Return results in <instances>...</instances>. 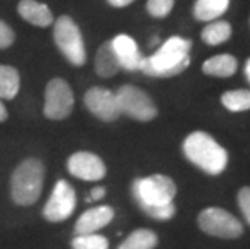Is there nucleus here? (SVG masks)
<instances>
[{
  "mask_svg": "<svg viewBox=\"0 0 250 249\" xmlns=\"http://www.w3.org/2000/svg\"><path fill=\"white\" fill-rule=\"evenodd\" d=\"M186 158L208 175H220L228 167V151L205 131H192L183 142Z\"/></svg>",
  "mask_w": 250,
  "mask_h": 249,
  "instance_id": "nucleus-2",
  "label": "nucleus"
},
{
  "mask_svg": "<svg viewBox=\"0 0 250 249\" xmlns=\"http://www.w3.org/2000/svg\"><path fill=\"white\" fill-rule=\"evenodd\" d=\"M74 94L70 83L63 78H52L45 84L44 92V116L47 120L62 121L73 113Z\"/></svg>",
  "mask_w": 250,
  "mask_h": 249,
  "instance_id": "nucleus-7",
  "label": "nucleus"
},
{
  "mask_svg": "<svg viewBox=\"0 0 250 249\" xmlns=\"http://www.w3.org/2000/svg\"><path fill=\"white\" fill-rule=\"evenodd\" d=\"M121 115H126L136 121H152L157 118L158 109L153 99L134 84H123L115 91Z\"/></svg>",
  "mask_w": 250,
  "mask_h": 249,
  "instance_id": "nucleus-6",
  "label": "nucleus"
},
{
  "mask_svg": "<svg viewBox=\"0 0 250 249\" xmlns=\"http://www.w3.org/2000/svg\"><path fill=\"white\" fill-rule=\"evenodd\" d=\"M239 62L231 54H218L202 63V71L207 76L213 78H229L237 71Z\"/></svg>",
  "mask_w": 250,
  "mask_h": 249,
  "instance_id": "nucleus-16",
  "label": "nucleus"
},
{
  "mask_svg": "<svg viewBox=\"0 0 250 249\" xmlns=\"http://www.w3.org/2000/svg\"><path fill=\"white\" fill-rule=\"evenodd\" d=\"M237 203H239V207H241L244 217H246L247 224L250 225V188L249 186L242 188L241 191H239Z\"/></svg>",
  "mask_w": 250,
  "mask_h": 249,
  "instance_id": "nucleus-25",
  "label": "nucleus"
},
{
  "mask_svg": "<svg viewBox=\"0 0 250 249\" xmlns=\"http://www.w3.org/2000/svg\"><path fill=\"white\" fill-rule=\"evenodd\" d=\"M73 249H108V240L104 235L90 233V235H78L71 241Z\"/></svg>",
  "mask_w": 250,
  "mask_h": 249,
  "instance_id": "nucleus-22",
  "label": "nucleus"
},
{
  "mask_svg": "<svg viewBox=\"0 0 250 249\" xmlns=\"http://www.w3.org/2000/svg\"><path fill=\"white\" fill-rule=\"evenodd\" d=\"M174 8V0H147L146 10L152 18L163 20L169 17Z\"/></svg>",
  "mask_w": 250,
  "mask_h": 249,
  "instance_id": "nucleus-23",
  "label": "nucleus"
},
{
  "mask_svg": "<svg viewBox=\"0 0 250 249\" xmlns=\"http://www.w3.org/2000/svg\"><path fill=\"white\" fill-rule=\"evenodd\" d=\"M105 188L104 186H95L92 188V191H90V198H87L86 201L89 203V201H100V199H104V196H105Z\"/></svg>",
  "mask_w": 250,
  "mask_h": 249,
  "instance_id": "nucleus-26",
  "label": "nucleus"
},
{
  "mask_svg": "<svg viewBox=\"0 0 250 249\" xmlns=\"http://www.w3.org/2000/svg\"><path fill=\"white\" fill-rule=\"evenodd\" d=\"M45 167L39 158L29 157L20 162L10 178V194L15 204L33 205L44 188Z\"/></svg>",
  "mask_w": 250,
  "mask_h": 249,
  "instance_id": "nucleus-3",
  "label": "nucleus"
},
{
  "mask_svg": "<svg viewBox=\"0 0 250 249\" xmlns=\"http://www.w3.org/2000/svg\"><path fill=\"white\" fill-rule=\"evenodd\" d=\"M7 118H8V110H7V107H5L3 100L0 99V123L7 121Z\"/></svg>",
  "mask_w": 250,
  "mask_h": 249,
  "instance_id": "nucleus-28",
  "label": "nucleus"
},
{
  "mask_svg": "<svg viewBox=\"0 0 250 249\" xmlns=\"http://www.w3.org/2000/svg\"><path fill=\"white\" fill-rule=\"evenodd\" d=\"M160 44H162L160 38H158V36H153V38H152V41L148 42V47H150V49H152V47H155V49H157V47L160 45Z\"/></svg>",
  "mask_w": 250,
  "mask_h": 249,
  "instance_id": "nucleus-30",
  "label": "nucleus"
},
{
  "mask_svg": "<svg viewBox=\"0 0 250 249\" xmlns=\"http://www.w3.org/2000/svg\"><path fill=\"white\" fill-rule=\"evenodd\" d=\"M200 230L210 236L234 240L244 233V226L232 214L221 207H207L199 215Z\"/></svg>",
  "mask_w": 250,
  "mask_h": 249,
  "instance_id": "nucleus-8",
  "label": "nucleus"
},
{
  "mask_svg": "<svg viewBox=\"0 0 250 249\" xmlns=\"http://www.w3.org/2000/svg\"><path fill=\"white\" fill-rule=\"evenodd\" d=\"M52 36L58 52L71 67L81 68L87 62L86 42L79 24L70 15H62L52 24Z\"/></svg>",
  "mask_w": 250,
  "mask_h": 249,
  "instance_id": "nucleus-4",
  "label": "nucleus"
},
{
  "mask_svg": "<svg viewBox=\"0 0 250 249\" xmlns=\"http://www.w3.org/2000/svg\"><path fill=\"white\" fill-rule=\"evenodd\" d=\"M66 168L74 178L83 181H100L107 175V167L102 157L89 151L74 152L68 157Z\"/></svg>",
  "mask_w": 250,
  "mask_h": 249,
  "instance_id": "nucleus-11",
  "label": "nucleus"
},
{
  "mask_svg": "<svg viewBox=\"0 0 250 249\" xmlns=\"http://www.w3.org/2000/svg\"><path fill=\"white\" fill-rule=\"evenodd\" d=\"M192 41L184 36H169L148 57H144L141 71L150 78H173L190 65Z\"/></svg>",
  "mask_w": 250,
  "mask_h": 249,
  "instance_id": "nucleus-1",
  "label": "nucleus"
},
{
  "mask_svg": "<svg viewBox=\"0 0 250 249\" xmlns=\"http://www.w3.org/2000/svg\"><path fill=\"white\" fill-rule=\"evenodd\" d=\"M244 75H246L247 81H249V84H250V58H247L246 65H244Z\"/></svg>",
  "mask_w": 250,
  "mask_h": 249,
  "instance_id": "nucleus-29",
  "label": "nucleus"
},
{
  "mask_svg": "<svg viewBox=\"0 0 250 249\" xmlns=\"http://www.w3.org/2000/svg\"><path fill=\"white\" fill-rule=\"evenodd\" d=\"M120 63L116 58L110 41H105L99 45L94 57V71L100 78H113L120 73Z\"/></svg>",
  "mask_w": 250,
  "mask_h": 249,
  "instance_id": "nucleus-15",
  "label": "nucleus"
},
{
  "mask_svg": "<svg viewBox=\"0 0 250 249\" xmlns=\"http://www.w3.org/2000/svg\"><path fill=\"white\" fill-rule=\"evenodd\" d=\"M76 209V193L66 180H58L49 201L45 203L42 214L49 222H63L70 219Z\"/></svg>",
  "mask_w": 250,
  "mask_h": 249,
  "instance_id": "nucleus-9",
  "label": "nucleus"
},
{
  "mask_svg": "<svg viewBox=\"0 0 250 249\" xmlns=\"http://www.w3.org/2000/svg\"><path fill=\"white\" fill-rule=\"evenodd\" d=\"M110 42H111V47H113L116 58H118L121 70L141 71L144 55L141 54L139 45H137V42L132 36L121 33V34H116L115 38H111Z\"/></svg>",
  "mask_w": 250,
  "mask_h": 249,
  "instance_id": "nucleus-12",
  "label": "nucleus"
},
{
  "mask_svg": "<svg viewBox=\"0 0 250 249\" xmlns=\"http://www.w3.org/2000/svg\"><path fill=\"white\" fill-rule=\"evenodd\" d=\"M17 12L21 20H24L26 23H29L34 28L45 29L54 24L55 21L54 12L49 5L39 2V0H20L17 5Z\"/></svg>",
  "mask_w": 250,
  "mask_h": 249,
  "instance_id": "nucleus-13",
  "label": "nucleus"
},
{
  "mask_svg": "<svg viewBox=\"0 0 250 249\" xmlns=\"http://www.w3.org/2000/svg\"><path fill=\"white\" fill-rule=\"evenodd\" d=\"M223 107L229 112H247L250 110V91L247 89H231L221 96Z\"/></svg>",
  "mask_w": 250,
  "mask_h": 249,
  "instance_id": "nucleus-21",
  "label": "nucleus"
},
{
  "mask_svg": "<svg viewBox=\"0 0 250 249\" xmlns=\"http://www.w3.org/2000/svg\"><path fill=\"white\" fill-rule=\"evenodd\" d=\"M21 88L20 71L12 65L0 63V99L13 100L18 96Z\"/></svg>",
  "mask_w": 250,
  "mask_h": 249,
  "instance_id": "nucleus-19",
  "label": "nucleus"
},
{
  "mask_svg": "<svg viewBox=\"0 0 250 249\" xmlns=\"http://www.w3.org/2000/svg\"><path fill=\"white\" fill-rule=\"evenodd\" d=\"M132 196L142 210L158 205L171 204L176 196V184L167 175H150V177L136 178L131 186Z\"/></svg>",
  "mask_w": 250,
  "mask_h": 249,
  "instance_id": "nucleus-5",
  "label": "nucleus"
},
{
  "mask_svg": "<svg viewBox=\"0 0 250 249\" xmlns=\"http://www.w3.org/2000/svg\"><path fill=\"white\" fill-rule=\"evenodd\" d=\"M84 105L92 113L95 118L105 123L116 121L121 116L118 100L113 91L108 88L102 86H92L89 88L84 94Z\"/></svg>",
  "mask_w": 250,
  "mask_h": 249,
  "instance_id": "nucleus-10",
  "label": "nucleus"
},
{
  "mask_svg": "<svg viewBox=\"0 0 250 249\" xmlns=\"http://www.w3.org/2000/svg\"><path fill=\"white\" fill-rule=\"evenodd\" d=\"M158 243V236L155 231L141 228L134 230L126 240L118 246V249H153Z\"/></svg>",
  "mask_w": 250,
  "mask_h": 249,
  "instance_id": "nucleus-20",
  "label": "nucleus"
},
{
  "mask_svg": "<svg viewBox=\"0 0 250 249\" xmlns=\"http://www.w3.org/2000/svg\"><path fill=\"white\" fill-rule=\"evenodd\" d=\"M136 0H107V3L113 8H126L134 3Z\"/></svg>",
  "mask_w": 250,
  "mask_h": 249,
  "instance_id": "nucleus-27",
  "label": "nucleus"
},
{
  "mask_svg": "<svg viewBox=\"0 0 250 249\" xmlns=\"http://www.w3.org/2000/svg\"><path fill=\"white\" fill-rule=\"evenodd\" d=\"M231 0H195L192 5V17L202 23L220 20L229 10Z\"/></svg>",
  "mask_w": 250,
  "mask_h": 249,
  "instance_id": "nucleus-17",
  "label": "nucleus"
},
{
  "mask_svg": "<svg viewBox=\"0 0 250 249\" xmlns=\"http://www.w3.org/2000/svg\"><path fill=\"white\" fill-rule=\"evenodd\" d=\"M15 31L7 21L0 20V50H5L15 44Z\"/></svg>",
  "mask_w": 250,
  "mask_h": 249,
  "instance_id": "nucleus-24",
  "label": "nucleus"
},
{
  "mask_svg": "<svg viewBox=\"0 0 250 249\" xmlns=\"http://www.w3.org/2000/svg\"><path fill=\"white\" fill-rule=\"evenodd\" d=\"M231 36H232L231 23L220 18V20L210 21V23H207V26H204V29H202V33H200V39L207 45L216 47L229 41Z\"/></svg>",
  "mask_w": 250,
  "mask_h": 249,
  "instance_id": "nucleus-18",
  "label": "nucleus"
},
{
  "mask_svg": "<svg viewBox=\"0 0 250 249\" xmlns=\"http://www.w3.org/2000/svg\"><path fill=\"white\" fill-rule=\"evenodd\" d=\"M115 217V210L110 205H97V207L87 209L81 217L78 219L74 225V231L78 235H90V233H97L107 226Z\"/></svg>",
  "mask_w": 250,
  "mask_h": 249,
  "instance_id": "nucleus-14",
  "label": "nucleus"
}]
</instances>
